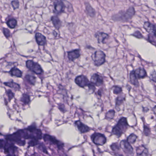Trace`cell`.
Wrapping results in <instances>:
<instances>
[{"label": "cell", "mask_w": 156, "mask_h": 156, "mask_svg": "<svg viewBox=\"0 0 156 156\" xmlns=\"http://www.w3.org/2000/svg\"><path fill=\"white\" fill-rule=\"evenodd\" d=\"M135 13V11L134 7H131L126 11H120L115 15L113 16L112 19L115 21L126 22L131 19Z\"/></svg>", "instance_id": "2"}, {"label": "cell", "mask_w": 156, "mask_h": 156, "mask_svg": "<svg viewBox=\"0 0 156 156\" xmlns=\"http://www.w3.org/2000/svg\"><path fill=\"white\" fill-rule=\"evenodd\" d=\"M91 139L94 143L97 145L102 146L106 142V138L105 136L100 133H94L92 135Z\"/></svg>", "instance_id": "7"}, {"label": "cell", "mask_w": 156, "mask_h": 156, "mask_svg": "<svg viewBox=\"0 0 156 156\" xmlns=\"http://www.w3.org/2000/svg\"><path fill=\"white\" fill-rule=\"evenodd\" d=\"M137 156H148L149 153L147 148L144 145L138 147L136 149Z\"/></svg>", "instance_id": "14"}, {"label": "cell", "mask_w": 156, "mask_h": 156, "mask_svg": "<svg viewBox=\"0 0 156 156\" xmlns=\"http://www.w3.org/2000/svg\"><path fill=\"white\" fill-rule=\"evenodd\" d=\"M54 13L57 14H61L65 10V5L61 1H57L54 3Z\"/></svg>", "instance_id": "11"}, {"label": "cell", "mask_w": 156, "mask_h": 156, "mask_svg": "<svg viewBox=\"0 0 156 156\" xmlns=\"http://www.w3.org/2000/svg\"><path fill=\"white\" fill-rule=\"evenodd\" d=\"M4 84L7 87L12 88L15 89L16 90L20 89V86L19 85L13 82V81H11L10 82H4Z\"/></svg>", "instance_id": "23"}, {"label": "cell", "mask_w": 156, "mask_h": 156, "mask_svg": "<svg viewBox=\"0 0 156 156\" xmlns=\"http://www.w3.org/2000/svg\"><path fill=\"white\" fill-rule=\"evenodd\" d=\"M51 20L52 21L53 25L54 26V28H56V29H59L61 27L62 23L59 17L57 16H52L51 18Z\"/></svg>", "instance_id": "19"}, {"label": "cell", "mask_w": 156, "mask_h": 156, "mask_svg": "<svg viewBox=\"0 0 156 156\" xmlns=\"http://www.w3.org/2000/svg\"><path fill=\"white\" fill-rule=\"evenodd\" d=\"M26 66L30 71L36 74H41L43 72V70L40 66L36 62H35L32 60H28L26 63Z\"/></svg>", "instance_id": "5"}, {"label": "cell", "mask_w": 156, "mask_h": 156, "mask_svg": "<svg viewBox=\"0 0 156 156\" xmlns=\"http://www.w3.org/2000/svg\"><path fill=\"white\" fill-rule=\"evenodd\" d=\"M105 54L103 51L98 50L95 51L92 56V58L94 60V63L95 66H99L103 65L105 62Z\"/></svg>", "instance_id": "4"}, {"label": "cell", "mask_w": 156, "mask_h": 156, "mask_svg": "<svg viewBox=\"0 0 156 156\" xmlns=\"http://www.w3.org/2000/svg\"><path fill=\"white\" fill-rule=\"evenodd\" d=\"M7 156H15V155H8Z\"/></svg>", "instance_id": "39"}, {"label": "cell", "mask_w": 156, "mask_h": 156, "mask_svg": "<svg viewBox=\"0 0 156 156\" xmlns=\"http://www.w3.org/2000/svg\"><path fill=\"white\" fill-rule=\"evenodd\" d=\"M91 82L94 85L100 86L103 84V78L98 74L95 73L92 76L91 78Z\"/></svg>", "instance_id": "12"}, {"label": "cell", "mask_w": 156, "mask_h": 156, "mask_svg": "<svg viewBox=\"0 0 156 156\" xmlns=\"http://www.w3.org/2000/svg\"><path fill=\"white\" fill-rule=\"evenodd\" d=\"M132 35L133 36L138 39H142L143 38V36L142 35V34L139 31H135Z\"/></svg>", "instance_id": "35"}, {"label": "cell", "mask_w": 156, "mask_h": 156, "mask_svg": "<svg viewBox=\"0 0 156 156\" xmlns=\"http://www.w3.org/2000/svg\"><path fill=\"white\" fill-rule=\"evenodd\" d=\"M75 124L81 133H87L88 132L90 131V128L89 127L86 125L83 124L82 122L80 121L79 120L75 121Z\"/></svg>", "instance_id": "13"}, {"label": "cell", "mask_w": 156, "mask_h": 156, "mask_svg": "<svg viewBox=\"0 0 156 156\" xmlns=\"http://www.w3.org/2000/svg\"><path fill=\"white\" fill-rule=\"evenodd\" d=\"M137 138V135L132 133L127 138V141L129 143L133 144L135 142Z\"/></svg>", "instance_id": "28"}, {"label": "cell", "mask_w": 156, "mask_h": 156, "mask_svg": "<svg viewBox=\"0 0 156 156\" xmlns=\"http://www.w3.org/2000/svg\"><path fill=\"white\" fill-rule=\"evenodd\" d=\"M44 140L45 142L48 141L50 143L56 145L58 148L60 149L63 148L64 144L62 142L60 141L56 138V137L49 135L45 134L44 135Z\"/></svg>", "instance_id": "8"}, {"label": "cell", "mask_w": 156, "mask_h": 156, "mask_svg": "<svg viewBox=\"0 0 156 156\" xmlns=\"http://www.w3.org/2000/svg\"><path fill=\"white\" fill-rule=\"evenodd\" d=\"M150 78L152 81H153L154 82H156V72L155 71L153 72L151 74Z\"/></svg>", "instance_id": "37"}, {"label": "cell", "mask_w": 156, "mask_h": 156, "mask_svg": "<svg viewBox=\"0 0 156 156\" xmlns=\"http://www.w3.org/2000/svg\"><path fill=\"white\" fill-rule=\"evenodd\" d=\"M134 73L137 79L144 78L147 76V72L145 70L142 68H139L135 70Z\"/></svg>", "instance_id": "18"}, {"label": "cell", "mask_w": 156, "mask_h": 156, "mask_svg": "<svg viewBox=\"0 0 156 156\" xmlns=\"http://www.w3.org/2000/svg\"><path fill=\"white\" fill-rule=\"evenodd\" d=\"M3 31L4 35L6 38H9L10 36V30L8 29L3 28Z\"/></svg>", "instance_id": "34"}, {"label": "cell", "mask_w": 156, "mask_h": 156, "mask_svg": "<svg viewBox=\"0 0 156 156\" xmlns=\"http://www.w3.org/2000/svg\"><path fill=\"white\" fill-rule=\"evenodd\" d=\"M11 4L14 10L19 8V3L17 1H13L11 3Z\"/></svg>", "instance_id": "33"}, {"label": "cell", "mask_w": 156, "mask_h": 156, "mask_svg": "<svg viewBox=\"0 0 156 156\" xmlns=\"http://www.w3.org/2000/svg\"><path fill=\"white\" fill-rule=\"evenodd\" d=\"M115 111L114 110H110L107 113L106 115V118L107 119H112L115 116Z\"/></svg>", "instance_id": "29"}, {"label": "cell", "mask_w": 156, "mask_h": 156, "mask_svg": "<svg viewBox=\"0 0 156 156\" xmlns=\"http://www.w3.org/2000/svg\"><path fill=\"white\" fill-rule=\"evenodd\" d=\"M7 96H8L9 100V101H10L14 97V94L10 90H8L7 91Z\"/></svg>", "instance_id": "36"}, {"label": "cell", "mask_w": 156, "mask_h": 156, "mask_svg": "<svg viewBox=\"0 0 156 156\" xmlns=\"http://www.w3.org/2000/svg\"><path fill=\"white\" fill-rule=\"evenodd\" d=\"M86 8L88 12V14L91 17H94L95 16V12L94 8L92 7L89 3H86Z\"/></svg>", "instance_id": "22"}, {"label": "cell", "mask_w": 156, "mask_h": 156, "mask_svg": "<svg viewBox=\"0 0 156 156\" xmlns=\"http://www.w3.org/2000/svg\"><path fill=\"white\" fill-rule=\"evenodd\" d=\"M80 56V50L76 49L68 52V58L69 60L71 61H74Z\"/></svg>", "instance_id": "16"}, {"label": "cell", "mask_w": 156, "mask_h": 156, "mask_svg": "<svg viewBox=\"0 0 156 156\" xmlns=\"http://www.w3.org/2000/svg\"><path fill=\"white\" fill-rule=\"evenodd\" d=\"M10 73L13 76H16L17 78H21L22 76V72L16 67H13L11 70Z\"/></svg>", "instance_id": "21"}, {"label": "cell", "mask_w": 156, "mask_h": 156, "mask_svg": "<svg viewBox=\"0 0 156 156\" xmlns=\"http://www.w3.org/2000/svg\"><path fill=\"white\" fill-rule=\"evenodd\" d=\"M35 39H36L37 44H38L39 45L43 46L46 44V38L45 36H44L40 33H36L35 35Z\"/></svg>", "instance_id": "17"}, {"label": "cell", "mask_w": 156, "mask_h": 156, "mask_svg": "<svg viewBox=\"0 0 156 156\" xmlns=\"http://www.w3.org/2000/svg\"><path fill=\"white\" fill-rule=\"evenodd\" d=\"M7 25L11 29H14L17 25V22L15 19H10L8 20L7 22Z\"/></svg>", "instance_id": "24"}, {"label": "cell", "mask_w": 156, "mask_h": 156, "mask_svg": "<svg viewBox=\"0 0 156 156\" xmlns=\"http://www.w3.org/2000/svg\"><path fill=\"white\" fill-rule=\"evenodd\" d=\"M129 80L132 84L134 85L135 86H138L139 83L137 78L135 76L134 73V71H132L129 74Z\"/></svg>", "instance_id": "20"}, {"label": "cell", "mask_w": 156, "mask_h": 156, "mask_svg": "<svg viewBox=\"0 0 156 156\" xmlns=\"http://www.w3.org/2000/svg\"><path fill=\"white\" fill-rule=\"evenodd\" d=\"M122 89L121 87L118 86H116L114 87L113 93L115 94H118L121 93Z\"/></svg>", "instance_id": "31"}, {"label": "cell", "mask_w": 156, "mask_h": 156, "mask_svg": "<svg viewBox=\"0 0 156 156\" xmlns=\"http://www.w3.org/2000/svg\"><path fill=\"white\" fill-rule=\"evenodd\" d=\"M42 135L41 129H38L36 126L32 125L27 128L19 130L13 134L7 135L5 139L9 142H14L22 146L25 144V141L22 139L39 141L42 139Z\"/></svg>", "instance_id": "1"}, {"label": "cell", "mask_w": 156, "mask_h": 156, "mask_svg": "<svg viewBox=\"0 0 156 156\" xmlns=\"http://www.w3.org/2000/svg\"><path fill=\"white\" fill-rule=\"evenodd\" d=\"M128 127V124L127 123V119L125 117H122L119 120L117 124L113 128L112 133L113 135L119 137L126 131Z\"/></svg>", "instance_id": "3"}, {"label": "cell", "mask_w": 156, "mask_h": 156, "mask_svg": "<svg viewBox=\"0 0 156 156\" xmlns=\"http://www.w3.org/2000/svg\"><path fill=\"white\" fill-rule=\"evenodd\" d=\"M153 111L154 112V113H155V115H156V106H155L154 107V108Z\"/></svg>", "instance_id": "38"}, {"label": "cell", "mask_w": 156, "mask_h": 156, "mask_svg": "<svg viewBox=\"0 0 156 156\" xmlns=\"http://www.w3.org/2000/svg\"><path fill=\"white\" fill-rule=\"evenodd\" d=\"M30 97L27 94H24L22 95L21 101L25 104H27L30 102Z\"/></svg>", "instance_id": "27"}, {"label": "cell", "mask_w": 156, "mask_h": 156, "mask_svg": "<svg viewBox=\"0 0 156 156\" xmlns=\"http://www.w3.org/2000/svg\"><path fill=\"white\" fill-rule=\"evenodd\" d=\"M76 83L81 88H84L91 84L92 83L89 82L88 78L83 75H80L77 76L75 80Z\"/></svg>", "instance_id": "9"}, {"label": "cell", "mask_w": 156, "mask_h": 156, "mask_svg": "<svg viewBox=\"0 0 156 156\" xmlns=\"http://www.w3.org/2000/svg\"><path fill=\"white\" fill-rule=\"evenodd\" d=\"M95 37L97 39L98 43L105 44V40L108 39L109 36L108 34L103 32H98L95 35Z\"/></svg>", "instance_id": "15"}, {"label": "cell", "mask_w": 156, "mask_h": 156, "mask_svg": "<svg viewBox=\"0 0 156 156\" xmlns=\"http://www.w3.org/2000/svg\"><path fill=\"white\" fill-rule=\"evenodd\" d=\"M25 78L28 82L31 85H35L36 82V78L34 76L28 74L26 76Z\"/></svg>", "instance_id": "25"}, {"label": "cell", "mask_w": 156, "mask_h": 156, "mask_svg": "<svg viewBox=\"0 0 156 156\" xmlns=\"http://www.w3.org/2000/svg\"><path fill=\"white\" fill-rule=\"evenodd\" d=\"M143 28L149 34L156 37V25H154L149 22H145Z\"/></svg>", "instance_id": "10"}, {"label": "cell", "mask_w": 156, "mask_h": 156, "mask_svg": "<svg viewBox=\"0 0 156 156\" xmlns=\"http://www.w3.org/2000/svg\"><path fill=\"white\" fill-rule=\"evenodd\" d=\"M110 147L113 151L116 152L120 150V146L117 143H114L110 146Z\"/></svg>", "instance_id": "30"}, {"label": "cell", "mask_w": 156, "mask_h": 156, "mask_svg": "<svg viewBox=\"0 0 156 156\" xmlns=\"http://www.w3.org/2000/svg\"><path fill=\"white\" fill-rule=\"evenodd\" d=\"M125 95H120V96H118L116 100V105L117 106H119L120 105H121L123 103L124 100L125 99Z\"/></svg>", "instance_id": "26"}, {"label": "cell", "mask_w": 156, "mask_h": 156, "mask_svg": "<svg viewBox=\"0 0 156 156\" xmlns=\"http://www.w3.org/2000/svg\"><path fill=\"white\" fill-rule=\"evenodd\" d=\"M120 148L122 149L123 151L127 156H133L134 155L133 149L129 143L127 141L124 140L121 141L120 143Z\"/></svg>", "instance_id": "6"}, {"label": "cell", "mask_w": 156, "mask_h": 156, "mask_svg": "<svg viewBox=\"0 0 156 156\" xmlns=\"http://www.w3.org/2000/svg\"><path fill=\"white\" fill-rule=\"evenodd\" d=\"M144 134L146 136H148L151 134L150 129L149 128L148 126L146 125H144Z\"/></svg>", "instance_id": "32"}]
</instances>
